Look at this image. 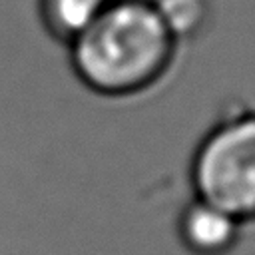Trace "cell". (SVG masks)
I'll list each match as a JSON object with an SVG mask.
<instances>
[{
	"label": "cell",
	"instance_id": "1",
	"mask_svg": "<svg viewBox=\"0 0 255 255\" xmlns=\"http://www.w3.org/2000/svg\"><path fill=\"white\" fill-rule=\"evenodd\" d=\"M68 46L76 78L100 96H129L169 68L177 40L151 0H112Z\"/></svg>",
	"mask_w": 255,
	"mask_h": 255
},
{
	"label": "cell",
	"instance_id": "2",
	"mask_svg": "<svg viewBox=\"0 0 255 255\" xmlns=\"http://www.w3.org/2000/svg\"><path fill=\"white\" fill-rule=\"evenodd\" d=\"M189 179L205 199L241 223L255 219V112L221 120L193 151Z\"/></svg>",
	"mask_w": 255,
	"mask_h": 255
},
{
	"label": "cell",
	"instance_id": "3",
	"mask_svg": "<svg viewBox=\"0 0 255 255\" xmlns=\"http://www.w3.org/2000/svg\"><path fill=\"white\" fill-rule=\"evenodd\" d=\"M241 221L225 209L193 197L177 219L181 243L193 255H225L239 239Z\"/></svg>",
	"mask_w": 255,
	"mask_h": 255
},
{
	"label": "cell",
	"instance_id": "4",
	"mask_svg": "<svg viewBox=\"0 0 255 255\" xmlns=\"http://www.w3.org/2000/svg\"><path fill=\"white\" fill-rule=\"evenodd\" d=\"M112 0H38V18L58 42L70 44L88 28Z\"/></svg>",
	"mask_w": 255,
	"mask_h": 255
},
{
	"label": "cell",
	"instance_id": "5",
	"mask_svg": "<svg viewBox=\"0 0 255 255\" xmlns=\"http://www.w3.org/2000/svg\"><path fill=\"white\" fill-rule=\"evenodd\" d=\"M169 34L179 42L203 30L209 18V0H151Z\"/></svg>",
	"mask_w": 255,
	"mask_h": 255
}]
</instances>
